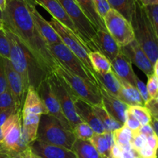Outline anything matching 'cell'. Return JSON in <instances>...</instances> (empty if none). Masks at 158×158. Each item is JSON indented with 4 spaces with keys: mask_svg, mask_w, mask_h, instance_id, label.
Listing matches in <instances>:
<instances>
[{
    "mask_svg": "<svg viewBox=\"0 0 158 158\" xmlns=\"http://www.w3.org/2000/svg\"><path fill=\"white\" fill-rule=\"evenodd\" d=\"M29 0H6L3 12L4 27L15 34L20 43L30 52L42 69L49 75L57 60L51 54L48 45L39 32L29 12Z\"/></svg>",
    "mask_w": 158,
    "mask_h": 158,
    "instance_id": "6da1fadb",
    "label": "cell"
},
{
    "mask_svg": "<svg viewBox=\"0 0 158 158\" xmlns=\"http://www.w3.org/2000/svg\"><path fill=\"white\" fill-rule=\"evenodd\" d=\"M4 30L10 44L11 64L21 76L26 87L32 86L36 90L48 74L42 69L30 52L20 43L16 35L5 27Z\"/></svg>",
    "mask_w": 158,
    "mask_h": 158,
    "instance_id": "7a4b0ae2",
    "label": "cell"
},
{
    "mask_svg": "<svg viewBox=\"0 0 158 158\" xmlns=\"http://www.w3.org/2000/svg\"><path fill=\"white\" fill-rule=\"evenodd\" d=\"M135 40L154 63L158 58V38L151 23L145 6L137 0L131 19Z\"/></svg>",
    "mask_w": 158,
    "mask_h": 158,
    "instance_id": "3957f363",
    "label": "cell"
},
{
    "mask_svg": "<svg viewBox=\"0 0 158 158\" xmlns=\"http://www.w3.org/2000/svg\"><path fill=\"white\" fill-rule=\"evenodd\" d=\"M53 72L62 80L73 97H78L92 106L102 103L98 86L94 83L71 73L58 61Z\"/></svg>",
    "mask_w": 158,
    "mask_h": 158,
    "instance_id": "277c9868",
    "label": "cell"
},
{
    "mask_svg": "<svg viewBox=\"0 0 158 158\" xmlns=\"http://www.w3.org/2000/svg\"><path fill=\"white\" fill-rule=\"evenodd\" d=\"M76 139L73 131L66 129L53 116L41 115L36 140L72 150Z\"/></svg>",
    "mask_w": 158,
    "mask_h": 158,
    "instance_id": "5b68a950",
    "label": "cell"
},
{
    "mask_svg": "<svg viewBox=\"0 0 158 158\" xmlns=\"http://www.w3.org/2000/svg\"><path fill=\"white\" fill-rule=\"evenodd\" d=\"M1 128L4 138L0 144V152L10 157L28 148L22 140V110L9 116Z\"/></svg>",
    "mask_w": 158,
    "mask_h": 158,
    "instance_id": "8992f818",
    "label": "cell"
},
{
    "mask_svg": "<svg viewBox=\"0 0 158 158\" xmlns=\"http://www.w3.org/2000/svg\"><path fill=\"white\" fill-rule=\"evenodd\" d=\"M49 50L54 58L73 73L88 80L97 86L98 83L94 72L89 70L84 63L63 43L48 45Z\"/></svg>",
    "mask_w": 158,
    "mask_h": 158,
    "instance_id": "52a82bcc",
    "label": "cell"
},
{
    "mask_svg": "<svg viewBox=\"0 0 158 158\" xmlns=\"http://www.w3.org/2000/svg\"><path fill=\"white\" fill-rule=\"evenodd\" d=\"M49 23L56 32L62 40V43L67 46L69 50L72 51L77 57L85 64V66L90 71L94 72L89 58V52L90 50L83 40L66 26L52 17Z\"/></svg>",
    "mask_w": 158,
    "mask_h": 158,
    "instance_id": "ba28073f",
    "label": "cell"
},
{
    "mask_svg": "<svg viewBox=\"0 0 158 158\" xmlns=\"http://www.w3.org/2000/svg\"><path fill=\"white\" fill-rule=\"evenodd\" d=\"M75 26L79 36L84 41L90 51H94L92 40L97 29L86 16L76 0H59Z\"/></svg>",
    "mask_w": 158,
    "mask_h": 158,
    "instance_id": "9c48e42d",
    "label": "cell"
},
{
    "mask_svg": "<svg viewBox=\"0 0 158 158\" xmlns=\"http://www.w3.org/2000/svg\"><path fill=\"white\" fill-rule=\"evenodd\" d=\"M48 80L50 83L52 91L60 103L62 111L66 118L67 119L73 130L76 125L83 122L76 110L73 97L65 86L62 80L54 72L48 75Z\"/></svg>",
    "mask_w": 158,
    "mask_h": 158,
    "instance_id": "30bf717a",
    "label": "cell"
},
{
    "mask_svg": "<svg viewBox=\"0 0 158 158\" xmlns=\"http://www.w3.org/2000/svg\"><path fill=\"white\" fill-rule=\"evenodd\" d=\"M103 20L106 30L120 47L129 44L135 40L131 22L116 10L110 9Z\"/></svg>",
    "mask_w": 158,
    "mask_h": 158,
    "instance_id": "8fae6325",
    "label": "cell"
},
{
    "mask_svg": "<svg viewBox=\"0 0 158 158\" xmlns=\"http://www.w3.org/2000/svg\"><path fill=\"white\" fill-rule=\"evenodd\" d=\"M36 91L46 106L49 114L56 118L66 129L73 131L70 124L62 111L61 106L55 94L51 88L50 83L48 80V76L41 82Z\"/></svg>",
    "mask_w": 158,
    "mask_h": 158,
    "instance_id": "7c38bea8",
    "label": "cell"
},
{
    "mask_svg": "<svg viewBox=\"0 0 158 158\" xmlns=\"http://www.w3.org/2000/svg\"><path fill=\"white\" fill-rule=\"evenodd\" d=\"M4 62L8 86L13 96L17 109L22 110L28 88L26 87L21 76L11 64L10 60L5 59Z\"/></svg>",
    "mask_w": 158,
    "mask_h": 158,
    "instance_id": "4fadbf2b",
    "label": "cell"
},
{
    "mask_svg": "<svg viewBox=\"0 0 158 158\" xmlns=\"http://www.w3.org/2000/svg\"><path fill=\"white\" fill-rule=\"evenodd\" d=\"M29 12L32 15V20L38 29L39 32L43 37L44 41L47 45L61 43L62 40L58 34L56 33L49 21L46 19L36 9V3L35 0H29L28 3Z\"/></svg>",
    "mask_w": 158,
    "mask_h": 158,
    "instance_id": "5bb4252c",
    "label": "cell"
},
{
    "mask_svg": "<svg viewBox=\"0 0 158 158\" xmlns=\"http://www.w3.org/2000/svg\"><path fill=\"white\" fill-rule=\"evenodd\" d=\"M120 51L131 60V63H134L136 66L144 73L147 77L154 73L152 63L135 40L129 44L122 46Z\"/></svg>",
    "mask_w": 158,
    "mask_h": 158,
    "instance_id": "9a60e30c",
    "label": "cell"
},
{
    "mask_svg": "<svg viewBox=\"0 0 158 158\" xmlns=\"http://www.w3.org/2000/svg\"><path fill=\"white\" fill-rule=\"evenodd\" d=\"M94 51L97 50L105 56L110 61L118 56L121 47L107 30L99 29L92 40Z\"/></svg>",
    "mask_w": 158,
    "mask_h": 158,
    "instance_id": "2e32d148",
    "label": "cell"
},
{
    "mask_svg": "<svg viewBox=\"0 0 158 158\" xmlns=\"http://www.w3.org/2000/svg\"><path fill=\"white\" fill-rule=\"evenodd\" d=\"M99 91L102 99V104L108 113L115 118L119 123L124 125L126 120V114L129 106L123 103L121 100L110 94L102 85L98 83Z\"/></svg>",
    "mask_w": 158,
    "mask_h": 158,
    "instance_id": "e0dca14e",
    "label": "cell"
},
{
    "mask_svg": "<svg viewBox=\"0 0 158 158\" xmlns=\"http://www.w3.org/2000/svg\"><path fill=\"white\" fill-rule=\"evenodd\" d=\"M33 154L40 158H77L72 150L35 140L30 145Z\"/></svg>",
    "mask_w": 158,
    "mask_h": 158,
    "instance_id": "ac0fdd59",
    "label": "cell"
},
{
    "mask_svg": "<svg viewBox=\"0 0 158 158\" xmlns=\"http://www.w3.org/2000/svg\"><path fill=\"white\" fill-rule=\"evenodd\" d=\"M73 101L76 110L82 121L87 123L95 134H103L106 130L94 112L92 105L78 97H73Z\"/></svg>",
    "mask_w": 158,
    "mask_h": 158,
    "instance_id": "d6986e66",
    "label": "cell"
},
{
    "mask_svg": "<svg viewBox=\"0 0 158 158\" xmlns=\"http://www.w3.org/2000/svg\"><path fill=\"white\" fill-rule=\"evenodd\" d=\"M35 2L36 5H39L46 9L52 15V17L60 21L64 26H66V27L73 31L77 35H78L73 23L70 19L59 0H35Z\"/></svg>",
    "mask_w": 158,
    "mask_h": 158,
    "instance_id": "ffe728a7",
    "label": "cell"
},
{
    "mask_svg": "<svg viewBox=\"0 0 158 158\" xmlns=\"http://www.w3.org/2000/svg\"><path fill=\"white\" fill-rule=\"evenodd\" d=\"M112 70L119 78L128 82L136 86V77L137 75L134 72L132 63L131 60L120 51L115 59L110 62Z\"/></svg>",
    "mask_w": 158,
    "mask_h": 158,
    "instance_id": "44dd1931",
    "label": "cell"
},
{
    "mask_svg": "<svg viewBox=\"0 0 158 158\" xmlns=\"http://www.w3.org/2000/svg\"><path fill=\"white\" fill-rule=\"evenodd\" d=\"M40 117L34 114H22V140L26 148L36 140Z\"/></svg>",
    "mask_w": 158,
    "mask_h": 158,
    "instance_id": "7402d4cb",
    "label": "cell"
},
{
    "mask_svg": "<svg viewBox=\"0 0 158 158\" xmlns=\"http://www.w3.org/2000/svg\"><path fill=\"white\" fill-rule=\"evenodd\" d=\"M34 114L37 115L49 114L46 106L40 98L37 91L32 86H29L25 98L22 114Z\"/></svg>",
    "mask_w": 158,
    "mask_h": 158,
    "instance_id": "603a6c76",
    "label": "cell"
},
{
    "mask_svg": "<svg viewBox=\"0 0 158 158\" xmlns=\"http://www.w3.org/2000/svg\"><path fill=\"white\" fill-rule=\"evenodd\" d=\"M119 80L121 88L118 98L129 106H144V101L137 87L120 78H119Z\"/></svg>",
    "mask_w": 158,
    "mask_h": 158,
    "instance_id": "cb8c5ba5",
    "label": "cell"
},
{
    "mask_svg": "<svg viewBox=\"0 0 158 158\" xmlns=\"http://www.w3.org/2000/svg\"><path fill=\"white\" fill-rule=\"evenodd\" d=\"M76 1L78 3L83 13L89 19V21L92 23L97 30L99 29L106 30L104 20L99 15L94 0H76Z\"/></svg>",
    "mask_w": 158,
    "mask_h": 158,
    "instance_id": "d4e9b609",
    "label": "cell"
},
{
    "mask_svg": "<svg viewBox=\"0 0 158 158\" xmlns=\"http://www.w3.org/2000/svg\"><path fill=\"white\" fill-rule=\"evenodd\" d=\"M94 75L97 79V83L102 85L110 94L117 97H119L121 85L119 78L114 71L111 70L110 72L103 74L94 72Z\"/></svg>",
    "mask_w": 158,
    "mask_h": 158,
    "instance_id": "484cf974",
    "label": "cell"
},
{
    "mask_svg": "<svg viewBox=\"0 0 158 158\" xmlns=\"http://www.w3.org/2000/svg\"><path fill=\"white\" fill-rule=\"evenodd\" d=\"M72 151L77 158H103L89 140L77 138L73 145Z\"/></svg>",
    "mask_w": 158,
    "mask_h": 158,
    "instance_id": "4316f807",
    "label": "cell"
},
{
    "mask_svg": "<svg viewBox=\"0 0 158 158\" xmlns=\"http://www.w3.org/2000/svg\"><path fill=\"white\" fill-rule=\"evenodd\" d=\"M93 109L94 112L97 114L98 118L101 121L102 124L104 127L106 131H110L114 132L116 130L119 129L123 125L120 123H119L115 118L112 117L109 113L106 111L102 103L97 105H93Z\"/></svg>",
    "mask_w": 158,
    "mask_h": 158,
    "instance_id": "83f0119b",
    "label": "cell"
},
{
    "mask_svg": "<svg viewBox=\"0 0 158 158\" xmlns=\"http://www.w3.org/2000/svg\"><path fill=\"white\" fill-rule=\"evenodd\" d=\"M89 58L94 72L103 74L112 70L110 61L99 51H90L89 52Z\"/></svg>",
    "mask_w": 158,
    "mask_h": 158,
    "instance_id": "f1b7e54d",
    "label": "cell"
},
{
    "mask_svg": "<svg viewBox=\"0 0 158 158\" xmlns=\"http://www.w3.org/2000/svg\"><path fill=\"white\" fill-rule=\"evenodd\" d=\"M114 143L118 145L122 151H131L133 149L131 140L133 138V131L125 125L113 132Z\"/></svg>",
    "mask_w": 158,
    "mask_h": 158,
    "instance_id": "f546056e",
    "label": "cell"
},
{
    "mask_svg": "<svg viewBox=\"0 0 158 158\" xmlns=\"http://www.w3.org/2000/svg\"><path fill=\"white\" fill-rule=\"evenodd\" d=\"M137 0H108L110 6L131 22Z\"/></svg>",
    "mask_w": 158,
    "mask_h": 158,
    "instance_id": "4dcf8cb0",
    "label": "cell"
},
{
    "mask_svg": "<svg viewBox=\"0 0 158 158\" xmlns=\"http://www.w3.org/2000/svg\"><path fill=\"white\" fill-rule=\"evenodd\" d=\"M89 141L103 158H112L111 148L113 146L109 143L104 134H94Z\"/></svg>",
    "mask_w": 158,
    "mask_h": 158,
    "instance_id": "1f68e13d",
    "label": "cell"
},
{
    "mask_svg": "<svg viewBox=\"0 0 158 158\" xmlns=\"http://www.w3.org/2000/svg\"><path fill=\"white\" fill-rule=\"evenodd\" d=\"M128 111L138 120L141 126L149 124L152 120L151 113L145 106H131L128 107Z\"/></svg>",
    "mask_w": 158,
    "mask_h": 158,
    "instance_id": "d6a6232c",
    "label": "cell"
},
{
    "mask_svg": "<svg viewBox=\"0 0 158 158\" xmlns=\"http://www.w3.org/2000/svg\"><path fill=\"white\" fill-rule=\"evenodd\" d=\"M73 132L76 137L80 140H89L94 135V131L86 122H81L73 128Z\"/></svg>",
    "mask_w": 158,
    "mask_h": 158,
    "instance_id": "836d02e7",
    "label": "cell"
},
{
    "mask_svg": "<svg viewBox=\"0 0 158 158\" xmlns=\"http://www.w3.org/2000/svg\"><path fill=\"white\" fill-rule=\"evenodd\" d=\"M11 108H17L15 106V100L9 86L7 89L0 94V112Z\"/></svg>",
    "mask_w": 158,
    "mask_h": 158,
    "instance_id": "e575fe53",
    "label": "cell"
},
{
    "mask_svg": "<svg viewBox=\"0 0 158 158\" xmlns=\"http://www.w3.org/2000/svg\"><path fill=\"white\" fill-rule=\"evenodd\" d=\"M10 55V44L3 29H0V56L9 60Z\"/></svg>",
    "mask_w": 158,
    "mask_h": 158,
    "instance_id": "d590c367",
    "label": "cell"
},
{
    "mask_svg": "<svg viewBox=\"0 0 158 158\" xmlns=\"http://www.w3.org/2000/svg\"><path fill=\"white\" fill-rule=\"evenodd\" d=\"M145 9L158 38V4L146 6Z\"/></svg>",
    "mask_w": 158,
    "mask_h": 158,
    "instance_id": "8d00e7d4",
    "label": "cell"
},
{
    "mask_svg": "<svg viewBox=\"0 0 158 158\" xmlns=\"http://www.w3.org/2000/svg\"><path fill=\"white\" fill-rule=\"evenodd\" d=\"M148 94L151 99H157L158 97V77L154 73L148 76Z\"/></svg>",
    "mask_w": 158,
    "mask_h": 158,
    "instance_id": "74e56055",
    "label": "cell"
},
{
    "mask_svg": "<svg viewBox=\"0 0 158 158\" xmlns=\"http://www.w3.org/2000/svg\"><path fill=\"white\" fill-rule=\"evenodd\" d=\"M124 125L133 131V134L139 133V129L141 127V124L138 121V120L132 114H131L128 110L126 114V120H125Z\"/></svg>",
    "mask_w": 158,
    "mask_h": 158,
    "instance_id": "f35d334b",
    "label": "cell"
},
{
    "mask_svg": "<svg viewBox=\"0 0 158 158\" xmlns=\"http://www.w3.org/2000/svg\"><path fill=\"white\" fill-rule=\"evenodd\" d=\"M132 148L136 151H138L140 148L147 145V137L139 133L133 134V138L131 140Z\"/></svg>",
    "mask_w": 158,
    "mask_h": 158,
    "instance_id": "ab89813d",
    "label": "cell"
},
{
    "mask_svg": "<svg viewBox=\"0 0 158 158\" xmlns=\"http://www.w3.org/2000/svg\"><path fill=\"white\" fill-rule=\"evenodd\" d=\"M94 2L99 15L103 19L106 13L111 9L109 2H108V0H94Z\"/></svg>",
    "mask_w": 158,
    "mask_h": 158,
    "instance_id": "60d3db41",
    "label": "cell"
},
{
    "mask_svg": "<svg viewBox=\"0 0 158 158\" xmlns=\"http://www.w3.org/2000/svg\"><path fill=\"white\" fill-rule=\"evenodd\" d=\"M4 58L0 56V94L8 88V82L5 69Z\"/></svg>",
    "mask_w": 158,
    "mask_h": 158,
    "instance_id": "b9f144b4",
    "label": "cell"
},
{
    "mask_svg": "<svg viewBox=\"0 0 158 158\" xmlns=\"http://www.w3.org/2000/svg\"><path fill=\"white\" fill-rule=\"evenodd\" d=\"M136 87H137V89H138L139 93H140V94L141 95L145 104V103H147V102L151 99V97H150L149 94H148L147 85L145 84L142 80H140V79L138 78L137 76V77H136Z\"/></svg>",
    "mask_w": 158,
    "mask_h": 158,
    "instance_id": "7bdbcfd3",
    "label": "cell"
},
{
    "mask_svg": "<svg viewBox=\"0 0 158 158\" xmlns=\"http://www.w3.org/2000/svg\"><path fill=\"white\" fill-rule=\"evenodd\" d=\"M138 155L143 158H157V151H154L152 148L145 145L142 148L137 151Z\"/></svg>",
    "mask_w": 158,
    "mask_h": 158,
    "instance_id": "ee69618b",
    "label": "cell"
},
{
    "mask_svg": "<svg viewBox=\"0 0 158 158\" xmlns=\"http://www.w3.org/2000/svg\"><path fill=\"white\" fill-rule=\"evenodd\" d=\"M144 106L148 108L152 117L158 115V97L157 99H150L145 103Z\"/></svg>",
    "mask_w": 158,
    "mask_h": 158,
    "instance_id": "f6af8a7d",
    "label": "cell"
},
{
    "mask_svg": "<svg viewBox=\"0 0 158 158\" xmlns=\"http://www.w3.org/2000/svg\"><path fill=\"white\" fill-rule=\"evenodd\" d=\"M17 110H18L17 108H11V109H8L6 110L1 111L0 112V127H2L3 123L6 122V120H7L9 116L16 112Z\"/></svg>",
    "mask_w": 158,
    "mask_h": 158,
    "instance_id": "bcb514c9",
    "label": "cell"
},
{
    "mask_svg": "<svg viewBox=\"0 0 158 158\" xmlns=\"http://www.w3.org/2000/svg\"><path fill=\"white\" fill-rule=\"evenodd\" d=\"M147 145L154 151H158V137L155 134L147 137Z\"/></svg>",
    "mask_w": 158,
    "mask_h": 158,
    "instance_id": "7dc6e473",
    "label": "cell"
},
{
    "mask_svg": "<svg viewBox=\"0 0 158 158\" xmlns=\"http://www.w3.org/2000/svg\"><path fill=\"white\" fill-rule=\"evenodd\" d=\"M138 132L139 134H143V135L146 136V137H148V136L153 135V134H155L152 126L151 125V123H149V124L142 125V126L140 127V129H139Z\"/></svg>",
    "mask_w": 158,
    "mask_h": 158,
    "instance_id": "c3c4849f",
    "label": "cell"
},
{
    "mask_svg": "<svg viewBox=\"0 0 158 158\" xmlns=\"http://www.w3.org/2000/svg\"><path fill=\"white\" fill-rule=\"evenodd\" d=\"M138 156L137 151L133 148L131 151H122L120 158H136Z\"/></svg>",
    "mask_w": 158,
    "mask_h": 158,
    "instance_id": "681fc988",
    "label": "cell"
},
{
    "mask_svg": "<svg viewBox=\"0 0 158 158\" xmlns=\"http://www.w3.org/2000/svg\"><path fill=\"white\" fill-rule=\"evenodd\" d=\"M19 155L22 158H40L32 152V151L30 149V147L26 148L23 152L20 153Z\"/></svg>",
    "mask_w": 158,
    "mask_h": 158,
    "instance_id": "f907efd6",
    "label": "cell"
},
{
    "mask_svg": "<svg viewBox=\"0 0 158 158\" xmlns=\"http://www.w3.org/2000/svg\"><path fill=\"white\" fill-rule=\"evenodd\" d=\"M121 152V148L117 144L114 143V145L111 148V156H112V158H120Z\"/></svg>",
    "mask_w": 158,
    "mask_h": 158,
    "instance_id": "816d5d0a",
    "label": "cell"
},
{
    "mask_svg": "<svg viewBox=\"0 0 158 158\" xmlns=\"http://www.w3.org/2000/svg\"><path fill=\"white\" fill-rule=\"evenodd\" d=\"M151 123V125L152 126L153 129H154V133H155V134L158 137V120L152 117V120H151V123Z\"/></svg>",
    "mask_w": 158,
    "mask_h": 158,
    "instance_id": "f5cc1de1",
    "label": "cell"
},
{
    "mask_svg": "<svg viewBox=\"0 0 158 158\" xmlns=\"http://www.w3.org/2000/svg\"><path fill=\"white\" fill-rule=\"evenodd\" d=\"M144 6H150V5L158 4V0H139Z\"/></svg>",
    "mask_w": 158,
    "mask_h": 158,
    "instance_id": "db71d44e",
    "label": "cell"
},
{
    "mask_svg": "<svg viewBox=\"0 0 158 158\" xmlns=\"http://www.w3.org/2000/svg\"><path fill=\"white\" fill-rule=\"evenodd\" d=\"M154 73L158 77V58L154 63Z\"/></svg>",
    "mask_w": 158,
    "mask_h": 158,
    "instance_id": "11a10c76",
    "label": "cell"
},
{
    "mask_svg": "<svg viewBox=\"0 0 158 158\" xmlns=\"http://www.w3.org/2000/svg\"><path fill=\"white\" fill-rule=\"evenodd\" d=\"M6 0H0V9H2V12H4L6 9Z\"/></svg>",
    "mask_w": 158,
    "mask_h": 158,
    "instance_id": "9f6ffc18",
    "label": "cell"
},
{
    "mask_svg": "<svg viewBox=\"0 0 158 158\" xmlns=\"http://www.w3.org/2000/svg\"><path fill=\"white\" fill-rule=\"evenodd\" d=\"M3 134H2V128L0 127V144L3 142Z\"/></svg>",
    "mask_w": 158,
    "mask_h": 158,
    "instance_id": "6f0895ef",
    "label": "cell"
},
{
    "mask_svg": "<svg viewBox=\"0 0 158 158\" xmlns=\"http://www.w3.org/2000/svg\"><path fill=\"white\" fill-rule=\"evenodd\" d=\"M0 158H9V157H8L6 154H3V153L0 152Z\"/></svg>",
    "mask_w": 158,
    "mask_h": 158,
    "instance_id": "680465c9",
    "label": "cell"
},
{
    "mask_svg": "<svg viewBox=\"0 0 158 158\" xmlns=\"http://www.w3.org/2000/svg\"><path fill=\"white\" fill-rule=\"evenodd\" d=\"M9 158H22V157H20L19 154H15V155L10 156V157H9Z\"/></svg>",
    "mask_w": 158,
    "mask_h": 158,
    "instance_id": "91938a15",
    "label": "cell"
},
{
    "mask_svg": "<svg viewBox=\"0 0 158 158\" xmlns=\"http://www.w3.org/2000/svg\"><path fill=\"white\" fill-rule=\"evenodd\" d=\"M4 28V24H3V21L2 20L0 19V29H3Z\"/></svg>",
    "mask_w": 158,
    "mask_h": 158,
    "instance_id": "94428289",
    "label": "cell"
},
{
    "mask_svg": "<svg viewBox=\"0 0 158 158\" xmlns=\"http://www.w3.org/2000/svg\"><path fill=\"white\" fill-rule=\"evenodd\" d=\"M0 19L1 20L3 19V12L2 11L1 9H0Z\"/></svg>",
    "mask_w": 158,
    "mask_h": 158,
    "instance_id": "6125c7cd",
    "label": "cell"
},
{
    "mask_svg": "<svg viewBox=\"0 0 158 158\" xmlns=\"http://www.w3.org/2000/svg\"><path fill=\"white\" fill-rule=\"evenodd\" d=\"M154 117V118H156V119H157L158 120V115H156V116H154V117Z\"/></svg>",
    "mask_w": 158,
    "mask_h": 158,
    "instance_id": "be15d7a7",
    "label": "cell"
},
{
    "mask_svg": "<svg viewBox=\"0 0 158 158\" xmlns=\"http://www.w3.org/2000/svg\"><path fill=\"white\" fill-rule=\"evenodd\" d=\"M136 158H143V157H140V156H138V157H136Z\"/></svg>",
    "mask_w": 158,
    "mask_h": 158,
    "instance_id": "e7e4bbea",
    "label": "cell"
}]
</instances>
